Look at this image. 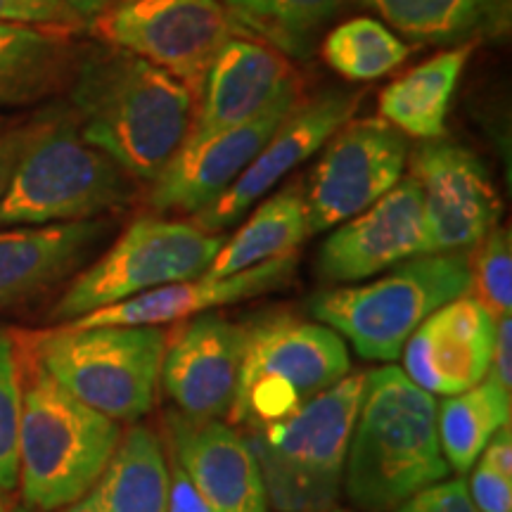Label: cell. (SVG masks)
Wrapping results in <instances>:
<instances>
[{
	"instance_id": "cell-1",
	"label": "cell",
	"mask_w": 512,
	"mask_h": 512,
	"mask_svg": "<svg viewBox=\"0 0 512 512\" xmlns=\"http://www.w3.org/2000/svg\"><path fill=\"white\" fill-rule=\"evenodd\" d=\"M72 72L79 136L133 181H155L188 138L192 93L164 69L114 46L86 50Z\"/></svg>"
},
{
	"instance_id": "cell-2",
	"label": "cell",
	"mask_w": 512,
	"mask_h": 512,
	"mask_svg": "<svg viewBox=\"0 0 512 512\" xmlns=\"http://www.w3.org/2000/svg\"><path fill=\"white\" fill-rule=\"evenodd\" d=\"M448 472L434 396L394 363L366 373L342 482L351 503L366 512H389L444 482Z\"/></svg>"
},
{
	"instance_id": "cell-3",
	"label": "cell",
	"mask_w": 512,
	"mask_h": 512,
	"mask_svg": "<svg viewBox=\"0 0 512 512\" xmlns=\"http://www.w3.org/2000/svg\"><path fill=\"white\" fill-rule=\"evenodd\" d=\"M19 375L17 486L27 508L67 510L91 489L121 425L60 387L12 332Z\"/></svg>"
},
{
	"instance_id": "cell-4",
	"label": "cell",
	"mask_w": 512,
	"mask_h": 512,
	"mask_svg": "<svg viewBox=\"0 0 512 512\" xmlns=\"http://www.w3.org/2000/svg\"><path fill=\"white\" fill-rule=\"evenodd\" d=\"M363 389L366 373L356 370L287 418L242 432L259 460L268 508L332 510L342 491Z\"/></svg>"
},
{
	"instance_id": "cell-5",
	"label": "cell",
	"mask_w": 512,
	"mask_h": 512,
	"mask_svg": "<svg viewBox=\"0 0 512 512\" xmlns=\"http://www.w3.org/2000/svg\"><path fill=\"white\" fill-rule=\"evenodd\" d=\"M470 285V254L434 252L403 261L370 283L320 290L309 299V311L349 339L361 358L394 363L422 320L470 294Z\"/></svg>"
},
{
	"instance_id": "cell-6",
	"label": "cell",
	"mask_w": 512,
	"mask_h": 512,
	"mask_svg": "<svg viewBox=\"0 0 512 512\" xmlns=\"http://www.w3.org/2000/svg\"><path fill=\"white\" fill-rule=\"evenodd\" d=\"M43 370L107 418L136 422L157 401L166 332L152 325H100L15 332Z\"/></svg>"
},
{
	"instance_id": "cell-7",
	"label": "cell",
	"mask_w": 512,
	"mask_h": 512,
	"mask_svg": "<svg viewBox=\"0 0 512 512\" xmlns=\"http://www.w3.org/2000/svg\"><path fill=\"white\" fill-rule=\"evenodd\" d=\"M245 325L238 394L228 422L240 430L271 425L351 373L347 342L323 323L290 311L259 313Z\"/></svg>"
},
{
	"instance_id": "cell-8",
	"label": "cell",
	"mask_w": 512,
	"mask_h": 512,
	"mask_svg": "<svg viewBox=\"0 0 512 512\" xmlns=\"http://www.w3.org/2000/svg\"><path fill=\"white\" fill-rule=\"evenodd\" d=\"M136 200V181L57 117L31 145L0 197V228L100 219Z\"/></svg>"
},
{
	"instance_id": "cell-9",
	"label": "cell",
	"mask_w": 512,
	"mask_h": 512,
	"mask_svg": "<svg viewBox=\"0 0 512 512\" xmlns=\"http://www.w3.org/2000/svg\"><path fill=\"white\" fill-rule=\"evenodd\" d=\"M223 240L221 233H207L192 221L140 216L91 268L76 275L50 311V320L64 325L157 287L197 278Z\"/></svg>"
},
{
	"instance_id": "cell-10",
	"label": "cell",
	"mask_w": 512,
	"mask_h": 512,
	"mask_svg": "<svg viewBox=\"0 0 512 512\" xmlns=\"http://www.w3.org/2000/svg\"><path fill=\"white\" fill-rule=\"evenodd\" d=\"M88 27L105 46L143 57L192 95L238 34L221 0H119Z\"/></svg>"
},
{
	"instance_id": "cell-11",
	"label": "cell",
	"mask_w": 512,
	"mask_h": 512,
	"mask_svg": "<svg viewBox=\"0 0 512 512\" xmlns=\"http://www.w3.org/2000/svg\"><path fill=\"white\" fill-rule=\"evenodd\" d=\"M408 136L382 119L347 121L325 143L304 192L311 233L354 219L403 178Z\"/></svg>"
},
{
	"instance_id": "cell-12",
	"label": "cell",
	"mask_w": 512,
	"mask_h": 512,
	"mask_svg": "<svg viewBox=\"0 0 512 512\" xmlns=\"http://www.w3.org/2000/svg\"><path fill=\"white\" fill-rule=\"evenodd\" d=\"M411 176L418 181L432 252H467L501 219V197L482 159L451 140L415 147Z\"/></svg>"
},
{
	"instance_id": "cell-13",
	"label": "cell",
	"mask_w": 512,
	"mask_h": 512,
	"mask_svg": "<svg viewBox=\"0 0 512 512\" xmlns=\"http://www.w3.org/2000/svg\"><path fill=\"white\" fill-rule=\"evenodd\" d=\"M432 252L425 204L413 176L354 219L332 228L318 252V275L332 285H354Z\"/></svg>"
},
{
	"instance_id": "cell-14",
	"label": "cell",
	"mask_w": 512,
	"mask_h": 512,
	"mask_svg": "<svg viewBox=\"0 0 512 512\" xmlns=\"http://www.w3.org/2000/svg\"><path fill=\"white\" fill-rule=\"evenodd\" d=\"M242 354V323L214 311L181 320L166 335L159 382L181 415L195 420L228 418L238 394Z\"/></svg>"
},
{
	"instance_id": "cell-15",
	"label": "cell",
	"mask_w": 512,
	"mask_h": 512,
	"mask_svg": "<svg viewBox=\"0 0 512 512\" xmlns=\"http://www.w3.org/2000/svg\"><path fill=\"white\" fill-rule=\"evenodd\" d=\"M354 110L356 98L342 91H328L304 105L297 102L233 185L223 190L209 207L192 214L190 221L207 233H221L223 228L233 226L292 169L302 166L320 147H325L351 119Z\"/></svg>"
},
{
	"instance_id": "cell-16",
	"label": "cell",
	"mask_w": 512,
	"mask_h": 512,
	"mask_svg": "<svg viewBox=\"0 0 512 512\" xmlns=\"http://www.w3.org/2000/svg\"><path fill=\"white\" fill-rule=\"evenodd\" d=\"M496 316L472 294L427 316L403 347V373L427 394L456 396L489 375Z\"/></svg>"
},
{
	"instance_id": "cell-17",
	"label": "cell",
	"mask_w": 512,
	"mask_h": 512,
	"mask_svg": "<svg viewBox=\"0 0 512 512\" xmlns=\"http://www.w3.org/2000/svg\"><path fill=\"white\" fill-rule=\"evenodd\" d=\"M299 100H283L242 126L183 143L150 188L155 214H197L233 185Z\"/></svg>"
},
{
	"instance_id": "cell-18",
	"label": "cell",
	"mask_w": 512,
	"mask_h": 512,
	"mask_svg": "<svg viewBox=\"0 0 512 512\" xmlns=\"http://www.w3.org/2000/svg\"><path fill=\"white\" fill-rule=\"evenodd\" d=\"M283 100H299V76L285 55L252 38H233L211 62L185 143L242 126Z\"/></svg>"
},
{
	"instance_id": "cell-19",
	"label": "cell",
	"mask_w": 512,
	"mask_h": 512,
	"mask_svg": "<svg viewBox=\"0 0 512 512\" xmlns=\"http://www.w3.org/2000/svg\"><path fill=\"white\" fill-rule=\"evenodd\" d=\"M166 437L169 456L178 460L211 512H268L259 460L238 427L171 413Z\"/></svg>"
},
{
	"instance_id": "cell-20",
	"label": "cell",
	"mask_w": 512,
	"mask_h": 512,
	"mask_svg": "<svg viewBox=\"0 0 512 512\" xmlns=\"http://www.w3.org/2000/svg\"><path fill=\"white\" fill-rule=\"evenodd\" d=\"M297 273V252L264 261V264L245 268V271L226 275V278H197L183 280L166 287H157L126 302L105 306L86 316L69 320V328H100V325H152L162 328L169 323L202 316L221 306L245 302L261 294L283 290Z\"/></svg>"
},
{
	"instance_id": "cell-21",
	"label": "cell",
	"mask_w": 512,
	"mask_h": 512,
	"mask_svg": "<svg viewBox=\"0 0 512 512\" xmlns=\"http://www.w3.org/2000/svg\"><path fill=\"white\" fill-rule=\"evenodd\" d=\"M110 230L105 219L0 228V311L31 304L72 278Z\"/></svg>"
},
{
	"instance_id": "cell-22",
	"label": "cell",
	"mask_w": 512,
	"mask_h": 512,
	"mask_svg": "<svg viewBox=\"0 0 512 512\" xmlns=\"http://www.w3.org/2000/svg\"><path fill=\"white\" fill-rule=\"evenodd\" d=\"M169 463L162 439L150 427L121 434L105 470L67 512H166Z\"/></svg>"
},
{
	"instance_id": "cell-23",
	"label": "cell",
	"mask_w": 512,
	"mask_h": 512,
	"mask_svg": "<svg viewBox=\"0 0 512 512\" xmlns=\"http://www.w3.org/2000/svg\"><path fill=\"white\" fill-rule=\"evenodd\" d=\"M403 36L430 46H470L510 27V0H366Z\"/></svg>"
},
{
	"instance_id": "cell-24",
	"label": "cell",
	"mask_w": 512,
	"mask_h": 512,
	"mask_svg": "<svg viewBox=\"0 0 512 512\" xmlns=\"http://www.w3.org/2000/svg\"><path fill=\"white\" fill-rule=\"evenodd\" d=\"M311 235L304 190L287 185L256 207L233 238L223 240L207 271V278H226L264 261L297 252Z\"/></svg>"
},
{
	"instance_id": "cell-25",
	"label": "cell",
	"mask_w": 512,
	"mask_h": 512,
	"mask_svg": "<svg viewBox=\"0 0 512 512\" xmlns=\"http://www.w3.org/2000/svg\"><path fill=\"white\" fill-rule=\"evenodd\" d=\"M470 46L446 50L418 64L380 93V119L403 136L434 140L444 136L448 107L463 74Z\"/></svg>"
},
{
	"instance_id": "cell-26",
	"label": "cell",
	"mask_w": 512,
	"mask_h": 512,
	"mask_svg": "<svg viewBox=\"0 0 512 512\" xmlns=\"http://www.w3.org/2000/svg\"><path fill=\"white\" fill-rule=\"evenodd\" d=\"M67 34L0 22V107L29 105L72 72Z\"/></svg>"
},
{
	"instance_id": "cell-27",
	"label": "cell",
	"mask_w": 512,
	"mask_h": 512,
	"mask_svg": "<svg viewBox=\"0 0 512 512\" xmlns=\"http://www.w3.org/2000/svg\"><path fill=\"white\" fill-rule=\"evenodd\" d=\"M512 394L498 387L491 377L448 396L437 406V432L444 460L458 475H467L482 456L489 439L510 425Z\"/></svg>"
},
{
	"instance_id": "cell-28",
	"label": "cell",
	"mask_w": 512,
	"mask_h": 512,
	"mask_svg": "<svg viewBox=\"0 0 512 512\" xmlns=\"http://www.w3.org/2000/svg\"><path fill=\"white\" fill-rule=\"evenodd\" d=\"M351 0H221L245 34L290 57H309L318 34Z\"/></svg>"
},
{
	"instance_id": "cell-29",
	"label": "cell",
	"mask_w": 512,
	"mask_h": 512,
	"mask_svg": "<svg viewBox=\"0 0 512 512\" xmlns=\"http://www.w3.org/2000/svg\"><path fill=\"white\" fill-rule=\"evenodd\" d=\"M406 43L387 24L356 17L339 24L323 41V60L332 72L349 81H375L406 62Z\"/></svg>"
},
{
	"instance_id": "cell-30",
	"label": "cell",
	"mask_w": 512,
	"mask_h": 512,
	"mask_svg": "<svg viewBox=\"0 0 512 512\" xmlns=\"http://www.w3.org/2000/svg\"><path fill=\"white\" fill-rule=\"evenodd\" d=\"M472 285L477 297L496 318L510 316L512 309V240L510 230L496 226L470 256Z\"/></svg>"
},
{
	"instance_id": "cell-31",
	"label": "cell",
	"mask_w": 512,
	"mask_h": 512,
	"mask_svg": "<svg viewBox=\"0 0 512 512\" xmlns=\"http://www.w3.org/2000/svg\"><path fill=\"white\" fill-rule=\"evenodd\" d=\"M19 375L15 342L10 330H0V491L17 489V434H19Z\"/></svg>"
},
{
	"instance_id": "cell-32",
	"label": "cell",
	"mask_w": 512,
	"mask_h": 512,
	"mask_svg": "<svg viewBox=\"0 0 512 512\" xmlns=\"http://www.w3.org/2000/svg\"><path fill=\"white\" fill-rule=\"evenodd\" d=\"M0 22L72 34L86 24L60 0H0Z\"/></svg>"
},
{
	"instance_id": "cell-33",
	"label": "cell",
	"mask_w": 512,
	"mask_h": 512,
	"mask_svg": "<svg viewBox=\"0 0 512 512\" xmlns=\"http://www.w3.org/2000/svg\"><path fill=\"white\" fill-rule=\"evenodd\" d=\"M389 512H479L472 503L467 486L460 479H444L396 505Z\"/></svg>"
},
{
	"instance_id": "cell-34",
	"label": "cell",
	"mask_w": 512,
	"mask_h": 512,
	"mask_svg": "<svg viewBox=\"0 0 512 512\" xmlns=\"http://www.w3.org/2000/svg\"><path fill=\"white\" fill-rule=\"evenodd\" d=\"M57 117H41L29 124L8 128V131H0V197L5 195L8 185L15 176L22 157L31 150V145L36 143L43 133L53 126Z\"/></svg>"
},
{
	"instance_id": "cell-35",
	"label": "cell",
	"mask_w": 512,
	"mask_h": 512,
	"mask_svg": "<svg viewBox=\"0 0 512 512\" xmlns=\"http://www.w3.org/2000/svg\"><path fill=\"white\" fill-rule=\"evenodd\" d=\"M470 494L472 503L479 512H512V479L498 475L484 463H475L470 472Z\"/></svg>"
},
{
	"instance_id": "cell-36",
	"label": "cell",
	"mask_w": 512,
	"mask_h": 512,
	"mask_svg": "<svg viewBox=\"0 0 512 512\" xmlns=\"http://www.w3.org/2000/svg\"><path fill=\"white\" fill-rule=\"evenodd\" d=\"M166 463H169V501H166V512H211L202 496L197 494L195 484L185 475V470L178 465L174 456L166 453Z\"/></svg>"
},
{
	"instance_id": "cell-37",
	"label": "cell",
	"mask_w": 512,
	"mask_h": 512,
	"mask_svg": "<svg viewBox=\"0 0 512 512\" xmlns=\"http://www.w3.org/2000/svg\"><path fill=\"white\" fill-rule=\"evenodd\" d=\"M498 387L512 394V320L510 316L496 318V342L491 356L489 375Z\"/></svg>"
},
{
	"instance_id": "cell-38",
	"label": "cell",
	"mask_w": 512,
	"mask_h": 512,
	"mask_svg": "<svg viewBox=\"0 0 512 512\" xmlns=\"http://www.w3.org/2000/svg\"><path fill=\"white\" fill-rule=\"evenodd\" d=\"M479 463L498 472V475L512 479V432L510 425H505L498 430L494 437L489 439V444L484 446Z\"/></svg>"
},
{
	"instance_id": "cell-39",
	"label": "cell",
	"mask_w": 512,
	"mask_h": 512,
	"mask_svg": "<svg viewBox=\"0 0 512 512\" xmlns=\"http://www.w3.org/2000/svg\"><path fill=\"white\" fill-rule=\"evenodd\" d=\"M60 3L67 5V8L72 10L74 15L79 17L81 22L88 27V24L95 22V19H98L102 12L114 8L119 0H60Z\"/></svg>"
},
{
	"instance_id": "cell-40",
	"label": "cell",
	"mask_w": 512,
	"mask_h": 512,
	"mask_svg": "<svg viewBox=\"0 0 512 512\" xmlns=\"http://www.w3.org/2000/svg\"><path fill=\"white\" fill-rule=\"evenodd\" d=\"M10 508H8V494H3V491H0V512H8Z\"/></svg>"
},
{
	"instance_id": "cell-41",
	"label": "cell",
	"mask_w": 512,
	"mask_h": 512,
	"mask_svg": "<svg viewBox=\"0 0 512 512\" xmlns=\"http://www.w3.org/2000/svg\"><path fill=\"white\" fill-rule=\"evenodd\" d=\"M8 512H43V510H34V508H27V505H22V508H10Z\"/></svg>"
},
{
	"instance_id": "cell-42",
	"label": "cell",
	"mask_w": 512,
	"mask_h": 512,
	"mask_svg": "<svg viewBox=\"0 0 512 512\" xmlns=\"http://www.w3.org/2000/svg\"><path fill=\"white\" fill-rule=\"evenodd\" d=\"M323 512H347V510H323Z\"/></svg>"
}]
</instances>
